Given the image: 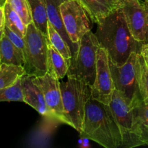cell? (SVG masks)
Masks as SVG:
<instances>
[{
  "label": "cell",
  "mask_w": 148,
  "mask_h": 148,
  "mask_svg": "<svg viewBox=\"0 0 148 148\" xmlns=\"http://www.w3.org/2000/svg\"><path fill=\"white\" fill-rule=\"evenodd\" d=\"M144 4L146 10V14H147V28H146L145 40L144 43H148V3L144 1ZM144 43H143V44H144Z\"/></svg>",
  "instance_id": "28"
},
{
  "label": "cell",
  "mask_w": 148,
  "mask_h": 148,
  "mask_svg": "<svg viewBox=\"0 0 148 148\" xmlns=\"http://www.w3.org/2000/svg\"><path fill=\"white\" fill-rule=\"evenodd\" d=\"M62 21L71 41L79 46L83 36L91 30L90 18L78 0H66L60 5Z\"/></svg>",
  "instance_id": "7"
},
{
  "label": "cell",
  "mask_w": 148,
  "mask_h": 148,
  "mask_svg": "<svg viewBox=\"0 0 148 148\" xmlns=\"http://www.w3.org/2000/svg\"><path fill=\"white\" fill-rule=\"evenodd\" d=\"M115 87L109 66L108 53L101 46L98 52L95 79L91 87V98L109 105Z\"/></svg>",
  "instance_id": "9"
},
{
  "label": "cell",
  "mask_w": 148,
  "mask_h": 148,
  "mask_svg": "<svg viewBox=\"0 0 148 148\" xmlns=\"http://www.w3.org/2000/svg\"><path fill=\"white\" fill-rule=\"evenodd\" d=\"M1 62H0V68H1Z\"/></svg>",
  "instance_id": "33"
},
{
  "label": "cell",
  "mask_w": 148,
  "mask_h": 148,
  "mask_svg": "<svg viewBox=\"0 0 148 148\" xmlns=\"http://www.w3.org/2000/svg\"><path fill=\"white\" fill-rule=\"evenodd\" d=\"M69 62L70 59H65L48 40V72L57 79H63L67 74Z\"/></svg>",
  "instance_id": "16"
},
{
  "label": "cell",
  "mask_w": 148,
  "mask_h": 148,
  "mask_svg": "<svg viewBox=\"0 0 148 148\" xmlns=\"http://www.w3.org/2000/svg\"><path fill=\"white\" fill-rule=\"evenodd\" d=\"M4 34L8 38L10 41L23 53L25 60L26 61V43L24 38L20 37L15 33L12 31L10 28L5 26L4 29Z\"/></svg>",
  "instance_id": "25"
},
{
  "label": "cell",
  "mask_w": 148,
  "mask_h": 148,
  "mask_svg": "<svg viewBox=\"0 0 148 148\" xmlns=\"http://www.w3.org/2000/svg\"><path fill=\"white\" fill-rule=\"evenodd\" d=\"M25 74L23 66L1 64L0 68V90L10 86Z\"/></svg>",
  "instance_id": "20"
},
{
  "label": "cell",
  "mask_w": 148,
  "mask_h": 148,
  "mask_svg": "<svg viewBox=\"0 0 148 148\" xmlns=\"http://www.w3.org/2000/svg\"><path fill=\"white\" fill-rule=\"evenodd\" d=\"M25 102L21 77L10 86L0 90V102Z\"/></svg>",
  "instance_id": "23"
},
{
  "label": "cell",
  "mask_w": 148,
  "mask_h": 148,
  "mask_svg": "<svg viewBox=\"0 0 148 148\" xmlns=\"http://www.w3.org/2000/svg\"><path fill=\"white\" fill-rule=\"evenodd\" d=\"M31 10L33 23L38 30L48 37L47 10L44 0H28Z\"/></svg>",
  "instance_id": "18"
},
{
  "label": "cell",
  "mask_w": 148,
  "mask_h": 148,
  "mask_svg": "<svg viewBox=\"0 0 148 148\" xmlns=\"http://www.w3.org/2000/svg\"><path fill=\"white\" fill-rule=\"evenodd\" d=\"M21 82L24 103L30 106L43 116L53 119L51 114L46 106L43 91L34 80V76L25 74L21 77Z\"/></svg>",
  "instance_id": "12"
},
{
  "label": "cell",
  "mask_w": 148,
  "mask_h": 148,
  "mask_svg": "<svg viewBox=\"0 0 148 148\" xmlns=\"http://www.w3.org/2000/svg\"><path fill=\"white\" fill-rule=\"evenodd\" d=\"M144 1H145V2H147V3H148V0H145Z\"/></svg>",
  "instance_id": "32"
},
{
  "label": "cell",
  "mask_w": 148,
  "mask_h": 148,
  "mask_svg": "<svg viewBox=\"0 0 148 148\" xmlns=\"http://www.w3.org/2000/svg\"><path fill=\"white\" fill-rule=\"evenodd\" d=\"M89 15L92 23H98L115 7L116 3L110 0H78Z\"/></svg>",
  "instance_id": "15"
},
{
  "label": "cell",
  "mask_w": 148,
  "mask_h": 148,
  "mask_svg": "<svg viewBox=\"0 0 148 148\" xmlns=\"http://www.w3.org/2000/svg\"><path fill=\"white\" fill-rule=\"evenodd\" d=\"M26 43L25 74L39 77L48 72V37L38 30L34 23L27 25L24 37Z\"/></svg>",
  "instance_id": "5"
},
{
  "label": "cell",
  "mask_w": 148,
  "mask_h": 148,
  "mask_svg": "<svg viewBox=\"0 0 148 148\" xmlns=\"http://www.w3.org/2000/svg\"><path fill=\"white\" fill-rule=\"evenodd\" d=\"M81 135L105 148L122 147V135L109 105L92 98L85 108Z\"/></svg>",
  "instance_id": "2"
},
{
  "label": "cell",
  "mask_w": 148,
  "mask_h": 148,
  "mask_svg": "<svg viewBox=\"0 0 148 148\" xmlns=\"http://www.w3.org/2000/svg\"><path fill=\"white\" fill-rule=\"evenodd\" d=\"M138 52L131 53L127 62L122 65L115 64L109 59V66L114 87L129 103L140 96L137 79V58Z\"/></svg>",
  "instance_id": "6"
},
{
  "label": "cell",
  "mask_w": 148,
  "mask_h": 148,
  "mask_svg": "<svg viewBox=\"0 0 148 148\" xmlns=\"http://www.w3.org/2000/svg\"><path fill=\"white\" fill-rule=\"evenodd\" d=\"M130 106L134 116L139 146L148 145V103H144L141 97H137Z\"/></svg>",
  "instance_id": "13"
},
{
  "label": "cell",
  "mask_w": 148,
  "mask_h": 148,
  "mask_svg": "<svg viewBox=\"0 0 148 148\" xmlns=\"http://www.w3.org/2000/svg\"><path fill=\"white\" fill-rule=\"evenodd\" d=\"M0 62L24 67L25 60L23 53L4 34L0 39Z\"/></svg>",
  "instance_id": "17"
},
{
  "label": "cell",
  "mask_w": 148,
  "mask_h": 148,
  "mask_svg": "<svg viewBox=\"0 0 148 148\" xmlns=\"http://www.w3.org/2000/svg\"><path fill=\"white\" fill-rule=\"evenodd\" d=\"M3 34H4V33H0V39H1V37H2Z\"/></svg>",
  "instance_id": "30"
},
{
  "label": "cell",
  "mask_w": 148,
  "mask_h": 148,
  "mask_svg": "<svg viewBox=\"0 0 148 148\" xmlns=\"http://www.w3.org/2000/svg\"><path fill=\"white\" fill-rule=\"evenodd\" d=\"M110 1H112V2H114V3H116V0H110Z\"/></svg>",
  "instance_id": "31"
},
{
  "label": "cell",
  "mask_w": 148,
  "mask_h": 148,
  "mask_svg": "<svg viewBox=\"0 0 148 148\" xmlns=\"http://www.w3.org/2000/svg\"><path fill=\"white\" fill-rule=\"evenodd\" d=\"M44 1L46 3V10H47L49 21L56 29V30L60 33L64 40L69 45L71 51H72V54H73L77 50L79 46L72 43L69 39V36L67 35V33L65 30L60 12V5L66 0H44Z\"/></svg>",
  "instance_id": "14"
},
{
  "label": "cell",
  "mask_w": 148,
  "mask_h": 148,
  "mask_svg": "<svg viewBox=\"0 0 148 148\" xmlns=\"http://www.w3.org/2000/svg\"><path fill=\"white\" fill-rule=\"evenodd\" d=\"M140 53L143 56L146 64L148 67V43H144L142 45L141 49H140Z\"/></svg>",
  "instance_id": "27"
},
{
  "label": "cell",
  "mask_w": 148,
  "mask_h": 148,
  "mask_svg": "<svg viewBox=\"0 0 148 148\" xmlns=\"http://www.w3.org/2000/svg\"><path fill=\"white\" fill-rule=\"evenodd\" d=\"M97 26L95 34L100 45L107 51L108 57L115 64L122 65L132 52H140L143 43L133 37L119 6L97 23Z\"/></svg>",
  "instance_id": "1"
},
{
  "label": "cell",
  "mask_w": 148,
  "mask_h": 148,
  "mask_svg": "<svg viewBox=\"0 0 148 148\" xmlns=\"http://www.w3.org/2000/svg\"><path fill=\"white\" fill-rule=\"evenodd\" d=\"M60 88L66 124L82 134L85 108L91 98V87L82 80L67 77V80L60 82Z\"/></svg>",
  "instance_id": "3"
},
{
  "label": "cell",
  "mask_w": 148,
  "mask_h": 148,
  "mask_svg": "<svg viewBox=\"0 0 148 148\" xmlns=\"http://www.w3.org/2000/svg\"><path fill=\"white\" fill-rule=\"evenodd\" d=\"M34 80L43 91L46 106L53 119L66 124L59 79L47 72L42 76H34Z\"/></svg>",
  "instance_id": "11"
},
{
  "label": "cell",
  "mask_w": 148,
  "mask_h": 148,
  "mask_svg": "<svg viewBox=\"0 0 148 148\" xmlns=\"http://www.w3.org/2000/svg\"><path fill=\"white\" fill-rule=\"evenodd\" d=\"M48 38L52 46L65 58L69 59L72 58V53L70 47L64 40L60 33L56 30V29L52 25L51 23L49 21L48 23Z\"/></svg>",
  "instance_id": "22"
},
{
  "label": "cell",
  "mask_w": 148,
  "mask_h": 148,
  "mask_svg": "<svg viewBox=\"0 0 148 148\" xmlns=\"http://www.w3.org/2000/svg\"><path fill=\"white\" fill-rule=\"evenodd\" d=\"M5 27V14L4 6H0V33H4Z\"/></svg>",
  "instance_id": "26"
},
{
  "label": "cell",
  "mask_w": 148,
  "mask_h": 148,
  "mask_svg": "<svg viewBox=\"0 0 148 148\" xmlns=\"http://www.w3.org/2000/svg\"><path fill=\"white\" fill-rule=\"evenodd\" d=\"M5 14V26L20 37L24 38L27 33V26L23 23L21 17L7 2L4 5Z\"/></svg>",
  "instance_id": "19"
},
{
  "label": "cell",
  "mask_w": 148,
  "mask_h": 148,
  "mask_svg": "<svg viewBox=\"0 0 148 148\" xmlns=\"http://www.w3.org/2000/svg\"><path fill=\"white\" fill-rule=\"evenodd\" d=\"M109 106L122 135V147H139L131 107L116 89L113 93Z\"/></svg>",
  "instance_id": "8"
},
{
  "label": "cell",
  "mask_w": 148,
  "mask_h": 148,
  "mask_svg": "<svg viewBox=\"0 0 148 148\" xmlns=\"http://www.w3.org/2000/svg\"><path fill=\"white\" fill-rule=\"evenodd\" d=\"M12 8L21 17L23 23L28 25L33 23L31 10L28 0H6Z\"/></svg>",
  "instance_id": "24"
},
{
  "label": "cell",
  "mask_w": 148,
  "mask_h": 148,
  "mask_svg": "<svg viewBox=\"0 0 148 148\" xmlns=\"http://www.w3.org/2000/svg\"><path fill=\"white\" fill-rule=\"evenodd\" d=\"M137 79L142 99L148 103V67L140 52L137 58Z\"/></svg>",
  "instance_id": "21"
},
{
  "label": "cell",
  "mask_w": 148,
  "mask_h": 148,
  "mask_svg": "<svg viewBox=\"0 0 148 148\" xmlns=\"http://www.w3.org/2000/svg\"><path fill=\"white\" fill-rule=\"evenodd\" d=\"M101 45L95 33L89 31L83 36L77 50L72 54L66 76L83 81L92 87L96 74L98 52Z\"/></svg>",
  "instance_id": "4"
},
{
  "label": "cell",
  "mask_w": 148,
  "mask_h": 148,
  "mask_svg": "<svg viewBox=\"0 0 148 148\" xmlns=\"http://www.w3.org/2000/svg\"><path fill=\"white\" fill-rule=\"evenodd\" d=\"M6 2V0H0V6H4Z\"/></svg>",
  "instance_id": "29"
},
{
  "label": "cell",
  "mask_w": 148,
  "mask_h": 148,
  "mask_svg": "<svg viewBox=\"0 0 148 148\" xmlns=\"http://www.w3.org/2000/svg\"><path fill=\"white\" fill-rule=\"evenodd\" d=\"M124 13L130 32L136 40L144 43L147 28V14L144 1L140 0H116Z\"/></svg>",
  "instance_id": "10"
}]
</instances>
